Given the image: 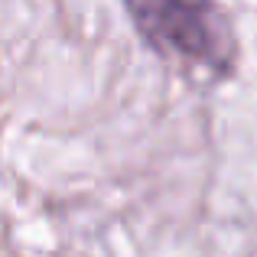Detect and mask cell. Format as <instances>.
Segmentation results:
<instances>
[{
  "label": "cell",
  "mask_w": 257,
  "mask_h": 257,
  "mask_svg": "<svg viewBox=\"0 0 257 257\" xmlns=\"http://www.w3.org/2000/svg\"><path fill=\"white\" fill-rule=\"evenodd\" d=\"M131 17L147 43L202 62L208 69H225L231 56L228 30L218 10L208 4H134Z\"/></svg>",
  "instance_id": "obj_1"
}]
</instances>
